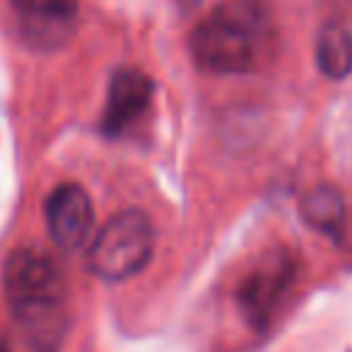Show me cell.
Returning <instances> with one entry per match:
<instances>
[{"label": "cell", "instance_id": "obj_9", "mask_svg": "<svg viewBox=\"0 0 352 352\" xmlns=\"http://www.w3.org/2000/svg\"><path fill=\"white\" fill-rule=\"evenodd\" d=\"M316 66L330 80H344L352 72V30L346 25H322L316 36Z\"/></svg>", "mask_w": 352, "mask_h": 352}, {"label": "cell", "instance_id": "obj_4", "mask_svg": "<svg viewBox=\"0 0 352 352\" xmlns=\"http://www.w3.org/2000/svg\"><path fill=\"white\" fill-rule=\"evenodd\" d=\"M297 278V256L283 248H267L248 270V275L239 280L236 289V305L250 327L261 330L272 319L278 302L286 297Z\"/></svg>", "mask_w": 352, "mask_h": 352}, {"label": "cell", "instance_id": "obj_2", "mask_svg": "<svg viewBox=\"0 0 352 352\" xmlns=\"http://www.w3.org/2000/svg\"><path fill=\"white\" fill-rule=\"evenodd\" d=\"M8 314L25 341L38 352H55L69 330L66 278L50 250L19 245L3 267Z\"/></svg>", "mask_w": 352, "mask_h": 352}, {"label": "cell", "instance_id": "obj_10", "mask_svg": "<svg viewBox=\"0 0 352 352\" xmlns=\"http://www.w3.org/2000/svg\"><path fill=\"white\" fill-rule=\"evenodd\" d=\"M198 3H201V0H176V6H179V8H184V11H187V8H195Z\"/></svg>", "mask_w": 352, "mask_h": 352}, {"label": "cell", "instance_id": "obj_6", "mask_svg": "<svg viewBox=\"0 0 352 352\" xmlns=\"http://www.w3.org/2000/svg\"><path fill=\"white\" fill-rule=\"evenodd\" d=\"M47 231L60 250H82L94 231V206L80 184H60L47 198Z\"/></svg>", "mask_w": 352, "mask_h": 352}, {"label": "cell", "instance_id": "obj_7", "mask_svg": "<svg viewBox=\"0 0 352 352\" xmlns=\"http://www.w3.org/2000/svg\"><path fill=\"white\" fill-rule=\"evenodd\" d=\"M154 94V82L140 69H118L107 88V102L102 113V132L121 135L129 124H135Z\"/></svg>", "mask_w": 352, "mask_h": 352}, {"label": "cell", "instance_id": "obj_5", "mask_svg": "<svg viewBox=\"0 0 352 352\" xmlns=\"http://www.w3.org/2000/svg\"><path fill=\"white\" fill-rule=\"evenodd\" d=\"M19 36L33 50H58L63 47L80 19V0H8Z\"/></svg>", "mask_w": 352, "mask_h": 352}, {"label": "cell", "instance_id": "obj_3", "mask_svg": "<svg viewBox=\"0 0 352 352\" xmlns=\"http://www.w3.org/2000/svg\"><path fill=\"white\" fill-rule=\"evenodd\" d=\"M154 253V226L146 212L124 209L113 214L91 242L88 267L102 280H126L138 275Z\"/></svg>", "mask_w": 352, "mask_h": 352}, {"label": "cell", "instance_id": "obj_1", "mask_svg": "<svg viewBox=\"0 0 352 352\" xmlns=\"http://www.w3.org/2000/svg\"><path fill=\"white\" fill-rule=\"evenodd\" d=\"M190 55L212 74H250L275 58L278 30L267 0H217L190 33Z\"/></svg>", "mask_w": 352, "mask_h": 352}, {"label": "cell", "instance_id": "obj_8", "mask_svg": "<svg viewBox=\"0 0 352 352\" xmlns=\"http://www.w3.org/2000/svg\"><path fill=\"white\" fill-rule=\"evenodd\" d=\"M300 212L305 217V223L333 239L341 236L344 228V195L341 190H336L333 184H316L311 187L302 201H300Z\"/></svg>", "mask_w": 352, "mask_h": 352}]
</instances>
